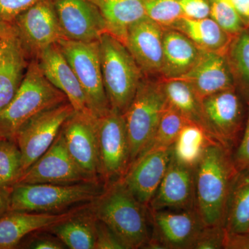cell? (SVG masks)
Returning a JSON list of instances; mask_svg holds the SVG:
<instances>
[{"instance_id": "25", "label": "cell", "mask_w": 249, "mask_h": 249, "mask_svg": "<svg viewBox=\"0 0 249 249\" xmlns=\"http://www.w3.org/2000/svg\"><path fill=\"white\" fill-rule=\"evenodd\" d=\"M170 28L186 35L201 50L213 53H227L234 36L210 17L202 19L182 17Z\"/></svg>"}, {"instance_id": "12", "label": "cell", "mask_w": 249, "mask_h": 249, "mask_svg": "<svg viewBox=\"0 0 249 249\" xmlns=\"http://www.w3.org/2000/svg\"><path fill=\"white\" fill-rule=\"evenodd\" d=\"M94 117L74 111L62 125L61 132L72 160L90 181H101Z\"/></svg>"}, {"instance_id": "2", "label": "cell", "mask_w": 249, "mask_h": 249, "mask_svg": "<svg viewBox=\"0 0 249 249\" xmlns=\"http://www.w3.org/2000/svg\"><path fill=\"white\" fill-rule=\"evenodd\" d=\"M89 209L120 239L125 249L144 248L150 239L148 209L131 193L122 178L106 185Z\"/></svg>"}, {"instance_id": "38", "label": "cell", "mask_w": 249, "mask_h": 249, "mask_svg": "<svg viewBox=\"0 0 249 249\" xmlns=\"http://www.w3.org/2000/svg\"><path fill=\"white\" fill-rule=\"evenodd\" d=\"M246 103L248 110L245 130L238 145L233 152L234 162L238 170L249 168V100Z\"/></svg>"}, {"instance_id": "41", "label": "cell", "mask_w": 249, "mask_h": 249, "mask_svg": "<svg viewBox=\"0 0 249 249\" xmlns=\"http://www.w3.org/2000/svg\"><path fill=\"white\" fill-rule=\"evenodd\" d=\"M224 249H249V232L230 233L226 231Z\"/></svg>"}, {"instance_id": "33", "label": "cell", "mask_w": 249, "mask_h": 249, "mask_svg": "<svg viewBox=\"0 0 249 249\" xmlns=\"http://www.w3.org/2000/svg\"><path fill=\"white\" fill-rule=\"evenodd\" d=\"M210 18L232 36L240 33L246 27L231 0H208Z\"/></svg>"}, {"instance_id": "23", "label": "cell", "mask_w": 249, "mask_h": 249, "mask_svg": "<svg viewBox=\"0 0 249 249\" xmlns=\"http://www.w3.org/2000/svg\"><path fill=\"white\" fill-rule=\"evenodd\" d=\"M163 28L160 78H179L194 67L202 50L180 31L173 28Z\"/></svg>"}, {"instance_id": "9", "label": "cell", "mask_w": 249, "mask_h": 249, "mask_svg": "<svg viewBox=\"0 0 249 249\" xmlns=\"http://www.w3.org/2000/svg\"><path fill=\"white\" fill-rule=\"evenodd\" d=\"M99 177L105 185L120 179L130 165V152L125 119L122 113L110 109L96 118Z\"/></svg>"}, {"instance_id": "39", "label": "cell", "mask_w": 249, "mask_h": 249, "mask_svg": "<svg viewBox=\"0 0 249 249\" xmlns=\"http://www.w3.org/2000/svg\"><path fill=\"white\" fill-rule=\"evenodd\" d=\"M182 11L183 17L189 19H202L210 17L208 0H176Z\"/></svg>"}, {"instance_id": "8", "label": "cell", "mask_w": 249, "mask_h": 249, "mask_svg": "<svg viewBox=\"0 0 249 249\" xmlns=\"http://www.w3.org/2000/svg\"><path fill=\"white\" fill-rule=\"evenodd\" d=\"M205 128L224 146L235 151L247 118V104L236 88L209 95L201 99Z\"/></svg>"}, {"instance_id": "40", "label": "cell", "mask_w": 249, "mask_h": 249, "mask_svg": "<svg viewBox=\"0 0 249 249\" xmlns=\"http://www.w3.org/2000/svg\"><path fill=\"white\" fill-rule=\"evenodd\" d=\"M24 248L34 249H63L66 246L58 237L41 236L29 241Z\"/></svg>"}, {"instance_id": "36", "label": "cell", "mask_w": 249, "mask_h": 249, "mask_svg": "<svg viewBox=\"0 0 249 249\" xmlns=\"http://www.w3.org/2000/svg\"><path fill=\"white\" fill-rule=\"evenodd\" d=\"M40 0H0V19L13 24L15 19Z\"/></svg>"}, {"instance_id": "32", "label": "cell", "mask_w": 249, "mask_h": 249, "mask_svg": "<svg viewBox=\"0 0 249 249\" xmlns=\"http://www.w3.org/2000/svg\"><path fill=\"white\" fill-rule=\"evenodd\" d=\"M22 176V154L14 141L0 140V186L14 187Z\"/></svg>"}, {"instance_id": "43", "label": "cell", "mask_w": 249, "mask_h": 249, "mask_svg": "<svg viewBox=\"0 0 249 249\" xmlns=\"http://www.w3.org/2000/svg\"><path fill=\"white\" fill-rule=\"evenodd\" d=\"M246 27H249V0H231Z\"/></svg>"}, {"instance_id": "1", "label": "cell", "mask_w": 249, "mask_h": 249, "mask_svg": "<svg viewBox=\"0 0 249 249\" xmlns=\"http://www.w3.org/2000/svg\"><path fill=\"white\" fill-rule=\"evenodd\" d=\"M239 170L233 151L214 141L195 168V209L206 227H224L229 193Z\"/></svg>"}, {"instance_id": "22", "label": "cell", "mask_w": 249, "mask_h": 249, "mask_svg": "<svg viewBox=\"0 0 249 249\" xmlns=\"http://www.w3.org/2000/svg\"><path fill=\"white\" fill-rule=\"evenodd\" d=\"M29 62L17 36L0 38V111L17 93Z\"/></svg>"}, {"instance_id": "29", "label": "cell", "mask_w": 249, "mask_h": 249, "mask_svg": "<svg viewBox=\"0 0 249 249\" xmlns=\"http://www.w3.org/2000/svg\"><path fill=\"white\" fill-rule=\"evenodd\" d=\"M214 141L201 126L187 123L172 147L173 157L181 164L195 168L206 147Z\"/></svg>"}, {"instance_id": "5", "label": "cell", "mask_w": 249, "mask_h": 249, "mask_svg": "<svg viewBox=\"0 0 249 249\" xmlns=\"http://www.w3.org/2000/svg\"><path fill=\"white\" fill-rule=\"evenodd\" d=\"M103 84L111 109L124 114L143 76L126 46L107 33L98 40Z\"/></svg>"}, {"instance_id": "44", "label": "cell", "mask_w": 249, "mask_h": 249, "mask_svg": "<svg viewBox=\"0 0 249 249\" xmlns=\"http://www.w3.org/2000/svg\"><path fill=\"white\" fill-rule=\"evenodd\" d=\"M16 36L14 24L0 19V38H7Z\"/></svg>"}, {"instance_id": "18", "label": "cell", "mask_w": 249, "mask_h": 249, "mask_svg": "<svg viewBox=\"0 0 249 249\" xmlns=\"http://www.w3.org/2000/svg\"><path fill=\"white\" fill-rule=\"evenodd\" d=\"M88 203L65 212L31 213L9 211L0 217V249L17 248L27 235L51 227L73 217Z\"/></svg>"}, {"instance_id": "15", "label": "cell", "mask_w": 249, "mask_h": 249, "mask_svg": "<svg viewBox=\"0 0 249 249\" xmlns=\"http://www.w3.org/2000/svg\"><path fill=\"white\" fill-rule=\"evenodd\" d=\"M172 155V147L147 150L132 162L121 178L134 196L147 207L166 173Z\"/></svg>"}, {"instance_id": "20", "label": "cell", "mask_w": 249, "mask_h": 249, "mask_svg": "<svg viewBox=\"0 0 249 249\" xmlns=\"http://www.w3.org/2000/svg\"><path fill=\"white\" fill-rule=\"evenodd\" d=\"M202 99L213 93L235 88L226 54L202 51L199 60L188 73L180 77Z\"/></svg>"}, {"instance_id": "16", "label": "cell", "mask_w": 249, "mask_h": 249, "mask_svg": "<svg viewBox=\"0 0 249 249\" xmlns=\"http://www.w3.org/2000/svg\"><path fill=\"white\" fill-rule=\"evenodd\" d=\"M53 1L66 38L78 42H96L106 33L102 16L90 0Z\"/></svg>"}, {"instance_id": "42", "label": "cell", "mask_w": 249, "mask_h": 249, "mask_svg": "<svg viewBox=\"0 0 249 249\" xmlns=\"http://www.w3.org/2000/svg\"><path fill=\"white\" fill-rule=\"evenodd\" d=\"M13 187L0 186V217L9 212Z\"/></svg>"}, {"instance_id": "34", "label": "cell", "mask_w": 249, "mask_h": 249, "mask_svg": "<svg viewBox=\"0 0 249 249\" xmlns=\"http://www.w3.org/2000/svg\"><path fill=\"white\" fill-rule=\"evenodd\" d=\"M147 17L163 27H170L183 17L176 0H141Z\"/></svg>"}, {"instance_id": "37", "label": "cell", "mask_w": 249, "mask_h": 249, "mask_svg": "<svg viewBox=\"0 0 249 249\" xmlns=\"http://www.w3.org/2000/svg\"><path fill=\"white\" fill-rule=\"evenodd\" d=\"M95 249H125V247L112 230L97 219Z\"/></svg>"}, {"instance_id": "45", "label": "cell", "mask_w": 249, "mask_h": 249, "mask_svg": "<svg viewBox=\"0 0 249 249\" xmlns=\"http://www.w3.org/2000/svg\"><path fill=\"white\" fill-rule=\"evenodd\" d=\"M3 138H4V137H0V140H1V139H2Z\"/></svg>"}, {"instance_id": "17", "label": "cell", "mask_w": 249, "mask_h": 249, "mask_svg": "<svg viewBox=\"0 0 249 249\" xmlns=\"http://www.w3.org/2000/svg\"><path fill=\"white\" fill-rule=\"evenodd\" d=\"M163 29L147 16L129 28L125 46L144 76L160 78Z\"/></svg>"}, {"instance_id": "19", "label": "cell", "mask_w": 249, "mask_h": 249, "mask_svg": "<svg viewBox=\"0 0 249 249\" xmlns=\"http://www.w3.org/2000/svg\"><path fill=\"white\" fill-rule=\"evenodd\" d=\"M195 168L181 164L172 155L166 173L147 209H195Z\"/></svg>"}, {"instance_id": "14", "label": "cell", "mask_w": 249, "mask_h": 249, "mask_svg": "<svg viewBox=\"0 0 249 249\" xmlns=\"http://www.w3.org/2000/svg\"><path fill=\"white\" fill-rule=\"evenodd\" d=\"M90 181L67 150L61 130L50 147L28 168L18 183L72 184Z\"/></svg>"}, {"instance_id": "11", "label": "cell", "mask_w": 249, "mask_h": 249, "mask_svg": "<svg viewBox=\"0 0 249 249\" xmlns=\"http://www.w3.org/2000/svg\"><path fill=\"white\" fill-rule=\"evenodd\" d=\"M74 111L65 101L34 116L19 129L14 142L22 154V175L48 150Z\"/></svg>"}, {"instance_id": "26", "label": "cell", "mask_w": 249, "mask_h": 249, "mask_svg": "<svg viewBox=\"0 0 249 249\" xmlns=\"http://www.w3.org/2000/svg\"><path fill=\"white\" fill-rule=\"evenodd\" d=\"M97 219L86 208L73 217L49 229L66 247L71 249H95Z\"/></svg>"}, {"instance_id": "13", "label": "cell", "mask_w": 249, "mask_h": 249, "mask_svg": "<svg viewBox=\"0 0 249 249\" xmlns=\"http://www.w3.org/2000/svg\"><path fill=\"white\" fill-rule=\"evenodd\" d=\"M149 219L153 227L150 237L160 242L163 249H193L205 227L195 209L150 211Z\"/></svg>"}, {"instance_id": "6", "label": "cell", "mask_w": 249, "mask_h": 249, "mask_svg": "<svg viewBox=\"0 0 249 249\" xmlns=\"http://www.w3.org/2000/svg\"><path fill=\"white\" fill-rule=\"evenodd\" d=\"M167 106L160 78L143 75L135 96L124 114L129 139L130 165L148 147Z\"/></svg>"}, {"instance_id": "31", "label": "cell", "mask_w": 249, "mask_h": 249, "mask_svg": "<svg viewBox=\"0 0 249 249\" xmlns=\"http://www.w3.org/2000/svg\"><path fill=\"white\" fill-rule=\"evenodd\" d=\"M187 123L188 121L180 113L168 105L160 117L155 135L145 151L152 149L173 147L178 134Z\"/></svg>"}, {"instance_id": "10", "label": "cell", "mask_w": 249, "mask_h": 249, "mask_svg": "<svg viewBox=\"0 0 249 249\" xmlns=\"http://www.w3.org/2000/svg\"><path fill=\"white\" fill-rule=\"evenodd\" d=\"M13 24L29 60H37L46 49L66 38L53 0H40L19 14Z\"/></svg>"}, {"instance_id": "3", "label": "cell", "mask_w": 249, "mask_h": 249, "mask_svg": "<svg viewBox=\"0 0 249 249\" xmlns=\"http://www.w3.org/2000/svg\"><path fill=\"white\" fill-rule=\"evenodd\" d=\"M66 96L51 84L37 60H31L19 89L0 111V137L14 141L28 121L49 108L67 101Z\"/></svg>"}, {"instance_id": "30", "label": "cell", "mask_w": 249, "mask_h": 249, "mask_svg": "<svg viewBox=\"0 0 249 249\" xmlns=\"http://www.w3.org/2000/svg\"><path fill=\"white\" fill-rule=\"evenodd\" d=\"M236 89L249 100V27H246L233 36L227 53Z\"/></svg>"}, {"instance_id": "4", "label": "cell", "mask_w": 249, "mask_h": 249, "mask_svg": "<svg viewBox=\"0 0 249 249\" xmlns=\"http://www.w3.org/2000/svg\"><path fill=\"white\" fill-rule=\"evenodd\" d=\"M105 188L101 181L17 183L11 192L9 211L61 213L75 205L91 202L102 194Z\"/></svg>"}, {"instance_id": "27", "label": "cell", "mask_w": 249, "mask_h": 249, "mask_svg": "<svg viewBox=\"0 0 249 249\" xmlns=\"http://www.w3.org/2000/svg\"><path fill=\"white\" fill-rule=\"evenodd\" d=\"M224 227L230 233L249 232V168L239 170L234 179Z\"/></svg>"}, {"instance_id": "35", "label": "cell", "mask_w": 249, "mask_h": 249, "mask_svg": "<svg viewBox=\"0 0 249 249\" xmlns=\"http://www.w3.org/2000/svg\"><path fill=\"white\" fill-rule=\"evenodd\" d=\"M226 231L224 227H206L195 242L193 249H224Z\"/></svg>"}, {"instance_id": "24", "label": "cell", "mask_w": 249, "mask_h": 249, "mask_svg": "<svg viewBox=\"0 0 249 249\" xmlns=\"http://www.w3.org/2000/svg\"><path fill=\"white\" fill-rule=\"evenodd\" d=\"M97 7L106 33L125 45L129 28L146 17L141 0H90Z\"/></svg>"}, {"instance_id": "7", "label": "cell", "mask_w": 249, "mask_h": 249, "mask_svg": "<svg viewBox=\"0 0 249 249\" xmlns=\"http://www.w3.org/2000/svg\"><path fill=\"white\" fill-rule=\"evenodd\" d=\"M57 45L76 74L91 114L96 118L106 115L111 108L103 84L98 41L63 38Z\"/></svg>"}, {"instance_id": "21", "label": "cell", "mask_w": 249, "mask_h": 249, "mask_svg": "<svg viewBox=\"0 0 249 249\" xmlns=\"http://www.w3.org/2000/svg\"><path fill=\"white\" fill-rule=\"evenodd\" d=\"M37 61L45 78L66 96L75 111L91 114L76 74L57 44L44 50Z\"/></svg>"}, {"instance_id": "28", "label": "cell", "mask_w": 249, "mask_h": 249, "mask_svg": "<svg viewBox=\"0 0 249 249\" xmlns=\"http://www.w3.org/2000/svg\"><path fill=\"white\" fill-rule=\"evenodd\" d=\"M160 80L168 106L180 113L188 122L198 124L206 130L201 99L191 85L179 78H160Z\"/></svg>"}]
</instances>
